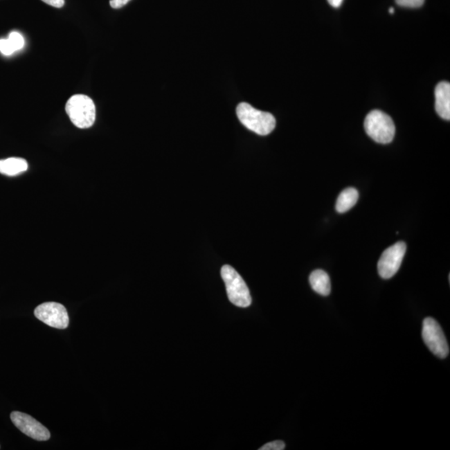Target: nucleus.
I'll use <instances>...</instances> for the list:
<instances>
[{"label":"nucleus","mask_w":450,"mask_h":450,"mask_svg":"<svg viewBox=\"0 0 450 450\" xmlns=\"http://www.w3.org/2000/svg\"><path fill=\"white\" fill-rule=\"evenodd\" d=\"M47 5L55 8H62L64 6L65 0H42Z\"/></svg>","instance_id":"nucleus-18"},{"label":"nucleus","mask_w":450,"mask_h":450,"mask_svg":"<svg viewBox=\"0 0 450 450\" xmlns=\"http://www.w3.org/2000/svg\"><path fill=\"white\" fill-rule=\"evenodd\" d=\"M311 287L323 296H328L331 292V283L328 273L324 270H314L309 276Z\"/></svg>","instance_id":"nucleus-10"},{"label":"nucleus","mask_w":450,"mask_h":450,"mask_svg":"<svg viewBox=\"0 0 450 450\" xmlns=\"http://www.w3.org/2000/svg\"><path fill=\"white\" fill-rule=\"evenodd\" d=\"M366 132L379 144H390L394 140L395 125L391 117L380 110H372L366 118Z\"/></svg>","instance_id":"nucleus-4"},{"label":"nucleus","mask_w":450,"mask_h":450,"mask_svg":"<svg viewBox=\"0 0 450 450\" xmlns=\"http://www.w3.org/2000/svg\"><path fill=\"white\" fill-rule=\"evenodd\" d=\"M130 1V0H109V5L113 9H120Z\"/></svg>","instance_id":"nucleus-17"},{"label":"nucleus","mask_w":450,"mask_h":450,"mask_svg":"<svg viewBox=\"0 0 450 450\" xmlns=\"http://www.w3.org/2000/svg\"><path fill=\"white\" fill-rule=\"evenodd\" d=\"M65 110L73 125L79 129H89L95 124L96 108L87 96L75 95L69 98Z\"/></svg>","instance_id":"nucleus-2"},{"label":"nucleus","mask_w":450,"mask_h":450,"mask_svg":"<svg viewBox=\"0 0 450 450\" xmlns=\"http://www.w3.org/2000/svg\"><path fill=\"white\" fill-rule=\"evenodd\" d=\"M28 170V163L22 158H9L0 161V174L16 176Z\"/></svg>","instance_id":"nucleus-11"},{"label":"nucleus","mask_w":450,"mask_h":450,"mask_svg":"<svg viewBox=\"0 0 450 450\" xmlns=\"http://www.w3.org/2000/svg\"><path fill=\"white\" fill-rule=\"evenodd\" d=\"M390 14H394L395 13V10L394 8H390V10H388Z\"/></svg>","instance_id":"nucleus-20"},{"label":"nucleus","mask_w":450,"mask_h":450,"mask_svg":"<svg viewBox=\"0 0 450 450\" xmlns=\"http://www.w3.org/2000/svg\"><path fill=\"white\" fill-rule=\"evenodd\" d=\"M221 277L226 287L228 300L233 305L246 308L251 305V292L243 278L231 265H224L221 269Z\"/></svg>","instance_id":"nucleus-3"},{"label":"nucleus","mask_w":450,"mask_h":450,"mask_svg":"<svg viewBox=\"0 0 450 450\" xmlns=\"http://www.w3.org/2000/svg\"><path fill=\"white\" fill-rule=\"evenodd\" d=\"M9 40L13 47L15 48V51L22 50L24 46V39L21 34H19V32H12L9 36Z\"/></svg>","instance_id":"nucleus-13"},{"label":"nucleus","mask_w":450,"mask_h":450,"mask_svg":"<svg viewBox=\"0 0 450 450\" xmlns=\"http://www.w3.org/2000/svg\"><path fill=\"white\" fill-rule=\"evenodd\" d=\"M397 5L406 8H420L424 5L425 0H395Z\"/></svg>","instance_id":"nucleus-15"},{"label":"nucleus","mask_w":450,"mask_h":450,"mask_svg":"<svg viewBox=\"0 0 450 450\" xmlns=\"http://www.w3.org/2000/svg\"><path fill=\"white\" fill-rule=\"evenodd\" d=\"M435 109L439 116L445 120H450V84L440 82L435 88Z\"/></svg>","instance_id":"nucleus-9"},{"label":"nucleus","mask_w":450,"mask_h":450,"mask_svg":"<svg viewBox=\"0 0 450 450\" xmlns=\"http://www.w3.org/2000/svg\"><path fill=\"white\" fill-rule=\"evenodd\" d=\"M285 449V444L283 441L276 440L270 442L261 447L260 450H283Z\"/></svg>","instance_id":"nucleus-16"},{"label":"nucleus","mask_w":450,"mask_h":450,"mask_svg":"<svg viewBox=\"0 0 450 450\" xmlns=\"http://www.w3.org/2000/svg\"><path fill=\"white\" fill-rule=\"evenodd\" d=\"M328 2L331 6L339 8L342 5L343 0H328Z\"/></svg>","instance_id":"nucleus-19"},{"label":"nucleus","mask_w":450,"mask_h":450,"mask_svg":"<svg viewBox=\"0 0 450 450\" xmlns=\"http://www.w3.org/2000/svg\"><path fill=\"white\" fill-rule=\"evenodd\" d=\"M12 422L24 435L38 441H47L51 439V433L39 421L24 413L14 411L10 415Z\"/></svg>","instance_id":"nucleus-8"},{"label":"nucleus","mask_w":450,"mask_h":450,"mask_svg":"<svg viewBox=\"0 0 450 450\" xmlns=\"http://www.w3.org/2000/svg\"><path fill=\"white\" fill-rule=\"evenodd\" d=\"M359 199V192L354 188H348L345 190H343L341 195H339L336 206L337 212L339 213H345L351 210L353 208L356 203L358 202Z\"/></svg>","instance_id":"nucleus-12"},{"label":"nucleus","mask_w":450,"mask_h":450,"mask_svg":"<svg viewBox=\"0 0 450 450\" xmlns=\"http://www.w3.org/2000/svg\"><path fill=\"white\" fill-rule=\"evenodd\" d=\"M406 248V244L400 241L384 251L378 263L380 277L388 280L396 275L402 264Z\"/></svg>","instance_id":"nucleus-7"},{"label":"nucleus","mask_w":450,"mask_h":450,"mask_svg":"<svg viewBox=\"0 0 450 450\" xmlns=\"http://www.w3.org/2000/svg\"><path fill=\"white\" fill-rule=\"evenodd\" d=\"M35 315L39 321L52 328L64 330L69 324L67 309L59 303H44L35 309Z\"/></svg>","instance_id":"nucleus-6"},{"label":"nucleus","mask_w":450,"mask_h":450,"mask_svg":"<svg viewBox=\"0 0 450 450\" xmlns=\"http://www.w3.org/2000/svg\"><path fill=\"white\" fill-rule=\"evenodd\" d=\"M422 337L425 345L432 353L440 359L448 357L449 347L443 330L439 323L432 318L423 322Z\"/></svg>","instance_id":"nucleus-5"},{"label":"nucleus","mask_w":450,"mask_h":450,"mask_svg":"<svg viewBox=\"0 0 450 450\" xmlns=\"http://www.w3.org/2000/svg\"><path fill=\"white\" fill-rule=\"evenodd\" d=\"M0 52L6 56H10L15 52V48L10 43L9 39H0Z\"/></svg>","instance_id":"nucleus-14"},{"label":"nucleus","mask_w":450,"mask_h":450,"mask_svg":"<svg viewBox=\"0 0 450 450\" xmlns=\"http://www.w3.org/2000/svg\"><path fill=\"white\" fill-rule=\"evenodd\" d=\"M236 114L248 129L262 136L269 134L276 128V118L271 114L260 111L248 103H240L237 106Z\"/></svg>","instance_id":"nucleus-1"}]
</instances>
